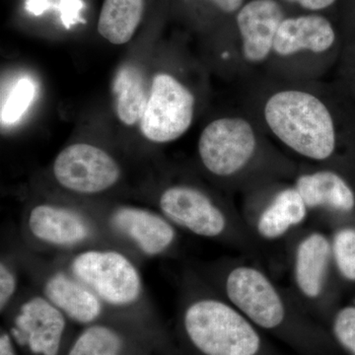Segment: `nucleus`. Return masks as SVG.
I'll return each instance as SVG.
<instances>
[{
	"instance_id": "3",
	"label": "nucleus",
	"mask_w": 355,
	"mask_h": 355,
	"mask_svg": "<svg viewBox=\"0 0 355 355\" xmlns=\"http://www.w3.org/2000/svg\"><path fill=\"white\" fill-rule=\"evenodd\" d=\"M17 234L25 246L48 257L92 247L118 248L87 209L69 200L30 203L23 212Z\"/></svg>"
},
{
	"instance_id": "26",
	"label": "nucleus",
	"mask_w": 355,
	"mask_h": 355,
	"mask_svg": "<svg viewBox=\"0 0 355 355\" xmlns=\"http://www.w3.org/2000/svg\"><path fill=\"white\" fill-rule=\"evenodd\" d=\"M286 1L297 3L302 8L308 9V10L318 11L323 10V9L333 6L336 0H286Z\"/></svg>"
},
{
	"instance_id": "24",
	"label": "nucleus",
	"mask_w": 355,
	"mask_h": 355,
	"mask_svg": "<svg viewBox=\"0 0 355 355\" xmlns=\"http://www.w3.org/2000/svg\"><path fill=\"white\" fill-rule=\"evenodd\" d=\"M334 334L345 349L355 354V307H345L336 315Z\"/></svg>"
},
{
	"instance_id": "16",
	"label": "nucleus",
	"mask_w": 355,
	"mask_h": 355,
	"mask_svg": "<svg viewBox=\"0 0 355 355\" xmlns=\"http://www.w3.org/2000/svg\"><path fill=\"white\" fill-rule=\"evenodd\" d=\"M336 42V33L324 16L311 14L284 18L280 24L273 51L279 57H291L301 51L322 53L330 50Z\"/></svg>"
},
{
	"instance_id": "1",
	"label": "nucleus",
	"mask_w": 355,
	"mask_h": 355,
	"mask_svg": "<svg viewBox=\"0 0 355 355\" xmlns=\"http://www.w3.org/2000/svg\"><path fill=\"white\" fill-rule=\"evenodd\" d=\"M179 326L198 355H257L261 338L254 324L195 268L181 282Z\"/></svg>"
},
{
	"instance_id": "10",
	"label": "nucleus",
	"mask_w": 355,
	"mask_h": 355,
	"mask_svg": "<svg viewBox=\"0 0 355 355\" xmlns=\"http://www.w3.org/2000/svg\"><path fill=\"white\" fill-rule=\"evenodd\" d=\"M51 175L58 188L91 202L116 190L123 181V166L118 159L93 144H70L51 165Z\"/></svg>"
},
{
	"instance_id": "23",
	"label": "nucleus",
	"mask_w": 355,
	"mask_h": 355,
	"mask_svg": "<svg viewBox=\"0 0 355 355\" xmlns=\"http://www.w3.org/2000/svg\"><path fill=\"white\" fill-rule=\"evenodd\" d=\"M331 242V254L338 272L349 282H355V229L336 231Z\"/></svg>"
},
{
	"instance_id": "14",
	"label": "nucleus",
	"mask_w": 355,
	"mask_h": 355,
	"mask_svg": "<svg viewBox=\"0 0 355 355\" xmlns=\"http://www.w3.org/2000/svg\"><path fill=\"white\" fill-rule=\"evenodd\" d=\"M284 19V10L277 0H251L240 8L237 26L248 62L259 64L268 58Z\"/></svg>"
},
{
	"instance_id": "22",
	"label": "nucleus",
	"mask_w": 355,
	"mask_h": 355,
	"mask_svg": "<svg viewBox=\"0 0 355 355\" xmlns=\"http://www.w3.org/2000/svg\"><path fill=\"white\" fill-rule=\"evenodd\" d=\"M36 96V85L31 79L23 77L15 84L1 105L2 125H11L22 118Z\"/></svg>"
},
{
	"instance_id": "7",
	"label": "nucleus",
	"mask_w": 355,
	"mask_h": 355,
	"mask_svg": "<svg viewBox=\"0 0 355 355\" xmlns=\"http://www.w3.org/2000/svg\"><path fill=\"white\" fill-rule=\"evenodd\" d=\"M197 272L254 326L273 330L286 320V300L260 268L216 265Z\"/></svg>"
},
{
	"instance_id": "4",
	"label": "nucleus",
	"mask_w": 355,
	"mask_h": 355,
	"mask_svg": "<svg viewBox=\"0 0 355 355\" xmlns=\"http://www.w3.org/2000/svg\"><path fill=\"white\" fill-rule=\"evenodd\" d=\"M263 114L273 135L299 155L324 161L335 153V123L316 96L301 90L279 91L268 98Z\"/></svg>"
},
{
	"instance_id": "27",
	"label": "nucleus",
	"mask_w": 355,
	"mask_h": 355,
	"mask_svg": "<svg viewBox=\"0 0 355 355\" xmlns=\"http://www.w3.org/2000/svg\"><path fill=\"white\" fill-rule=\"evenodd\" d=\"M217 8L225 13H233L240 10L244 0H209Z\"/></svg>"
},
{
	"instance_id": "25",
	"label": "nucleus",
	"mask_w": 355,
	"mask_h": 355,
	"mask_svg": "<svg viewBox=\"0 0 355 355\" xmlns=\"http://www.w3.org/2000/svg\"><path fill=\"white\" fill-rule=\"evenodd\" d=\"M0 355H20L19 349L12 336L4 326L0 331Z\"/></svg>"
},
{
	"instance_id": "21",
	"label": "nucleus",
	"mask_w": 355,
	"mask_h": 355,
	"mask_svg": "<svg viewBox=\"0 0 355 355\" xmlns=\"http://www.w3.org/2000/svg\"><path fill=\"white\" fill-rule=\"evenodd\" d=\"M24 277L19 259L12 243L7 240L0 254V314H6L19 297L23 287L21 279Z\"/></svg>"
},
{
	"instance_id": "5",
	"label": "nucleus",
	"mask_w": 355,
	"mask_h": 355,
	"mask_svg": "<svg viewBox=\"0 0 355 355\" xmlns=\"http://www.w3.org/2000/svg\"><path fill=\"white\" fill-rule=\"evenodd\" d=\"M74 202L87 209L114 245L139 265L173 257L179 249V229L158 210L100 200Z\"/></svg>"
},
{
	"instance_id": "20",
	"label": "nucleus",
	"mask_w": 355,
	"mask_h": 355,
	"mask_svg": "<svg viewBox=\"0 0 355 355\" xmlns=\"http://www.w3.org/2000/svg\"><path fill=\"white\" fill-rule=\"evenodd\" d=\"M146 0H104L98 32L113 44H127L141 22Z\"/></svg>"
},
{
	"instance_id": "6",
	"label": "nucleus",
	"mask_w": 355,
	"mask_h": 355,
	"mask_svg": "<svg viewBox=\"0 0 355 355\" xmlns=\"http://www.w3.org/2000/svg\"><path fill=\"white\" fill-rule=\"evenodd\" d=\"M30 286L69 318L72 323L88 326L113 320L97 296L60 261L32 251L17 232L9 236Z\"/></svg>"
},
{
	"instance_id": "19",
	"label": "nucleus",
	"mask_w": 355,
	"mask_h": 355,
	"mask_svg": "<svg viewBox=\"0 0 355 355\" xmlns=\"http://www.w3.org/2000/svg\"><path fill=\"white\" fill-rule=\"evenodd\" d=\"M112 90L114 112L119 120L128 127L139 123L149 97L141 70L133 64L123 65L116 72Z\"/></svg>"
},
{
	"instance_id": "8",
	"label": "nucleus",
	"mask_w": 355,
	"mask_h": 355,
	"mask_svg": "<svg viewBox=\"0 0 355 355\" xmlns=\"http://www.w3.org/2000/svg\"><path fill=\"white\" fill-rule=\"evenodd\" d=\"M2 317L20 354L26 355H64L76 334L69 318L31 286L23 287Z\"/></svg>"
},
{
	"instance_id": "9",
	"label": "nucleus",
	"mask_w": 355,
	"mask_h": 355,
	"mask_svg": "<svg viewBox=\"0 0 355 355\" xmlns=\"http://www.w3.org/2000/svg\"><path fill=\"white\" fill-rule=\"evenodd\" d=\"M154 205L178 229L216 241H230L236 222L227 209L207 191L191 184L161 188Z\"/></svg>"
},
{
	"instance_id": "2",
	"label": "nucleus",
	"mask_w": 355,
	"mask_h": 355,
	"mask_svg": "<svg viewBox=\"0 0 355 355\" xmlns=\"http://www.w3.org/2000/svg\"><path fill=\"white\" fill-rule=\"evenodd\" d=\"M51 258L97 296L112 319L162 333L140 265L130 254L118 248L99 246Z\"/></svg>"
},
{
	"instance_id": "15",
	"label": "nucleus",
	"mask_w": 355,
	"mask_h": 355,
	"mask_svg": "<svg viewBox=\"0 0 355 355\" xmlns=\"http://www.w3.org/2000/svg\"><path fill=\"white\" fill-rule=\"evenodd\" d=\"M331 261V242L324 233L316 231L299 241L294 253L293 279L303 297L315 301L323 296Z\"/></svg>"
},
{
	"instance_id": "11",
	"label": "nucleus",
	"mask_w": 355,
	"mask_h": 355,
	"mask_svg": "<svg viewBox=\"0 0 355 355\" xmlns=\"http://www.w3.org/2000/svg\"><path fill=\"white\" fill-rule=\"evenodd\" d=\"M193 93L171 74L158 73L149 89L140 132L154 144L174 141L188 132L195 114Z\"/></svg>"
},
{
	"instance_id": "17",
	"label": "nucleus",
	"mask_w": 355,
	"mask_h": 355,
	"mask_svg": "<svg viewBox=\"0 0 355 355\" xmlns=\"http://www.w3.org/2000/svg\"><path fill=\"white\" fill-rule=\"evenodd\" d=\"M294 188L300 193L308 209H327L350 212L355 207V195L340 175L329 170L303 174Z\"/></svg>"
},
{
	"instance_id": "18",
	"label": "nucleus",
	"mask_w": 355,
	"mask_h": 355,
	"mask_svg": "<svg viewBox=\"0 0 355 355\" xmlns=\"http://www.w3.org/2000/svg\"><path fill=\"white\" fill-rule=\"evenodd\" d=\"M307 205L294 187L282 190L259 214L256 221L258 235L266 241H275L306 220Z\"/></svg>"
},
{
	"instance_id": "13",
	"label": "nucleus",
	"mask_w": 355,
	"mask_h": 355,
	"mask_svg": "<svg viewBox=\"0 0 355 355\" xmlns=\"http://www.w3.org/2000/svg\"><path fill=\"white\" fill-rule=\"evenodd\" d=\"M162 342L163 333L103 320L76 331L64 355H155Z\"/></svg>"
},
{
	"instance_id": "12",
	"label": "nucleus",
	"mask_w": 355,
	"mask_h": 355,
	"mask_svg": "<svg viewBox=\"0 0 355 355\" xmlns=\"http://www.w3.org/2000/svg\"><path fill=\"white\" fill-rule=\"evenodd\" d=\"M256 133L242 118H221L209 123L198 139L200 162L212 176L226 179L251 162L257 151Z\"/></svg>"
}]
</instances>
